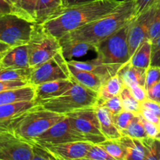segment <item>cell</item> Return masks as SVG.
I'll return each mask as SVG.
<instances>
[{"mask_svg":"<svg viewBox=\"0 0 160 160\" xmlns=\"http://www.w3.org/2000/svg\"><path fill=\"white\" fill-rule=\"evenodd\" d=\"M120 2L98 0L86 4L63 7L41 25L47 32L60 39L68 33L109 14L120 5Z\"/></svg>","mask_w":160,"mask_h":160,"instance_id":"1","label":"cell"},{"mask_svg":"<svg viewBox=\"0 0 160 160\" xmlns=\"http://www.w3.org/2000/svg\"><path fill=\"white\" fill-rule=\"evenodd\" d=\"M137 16L134 0H123L107 15L71 31L59 41H78L95 45L115 33Z\"/></svg>","mask_w":160,"mask_h":160,"instance_id":"2","label":"cell"},{"mask_svg":"<svg viewBox=\"0 0 160 160\" xmlns=\"http://www.w3.org/2000/svg\"><path fill=\"white\" fill-rule=\"evenodd\" d=\"M66 116L47 110L38 105L9 123L12 132L20 139L32 143L33 141L48 131Z\"/></svg>","mask_w":160,"mask_h":160,"instance_id":"3","label":"cell"},{"mask_svg":"<svg viewBox=\"0 0 160 160\" xmlns=\"http://www.w3.org/2000/svg\"><path fill=\"white\" fill-rule=\"evenodd\" d=\"M98 102V92L74 81L71 88L57 98L38 102L41 107L66 115L78 109L94 107Z\"/></svg>","mask_w":160,"mask_h":160,"instance_id":"4","label":"cell"},{"mask_svg":"<svg viewBox=\"0 0 160 160\" xmlns=\"http://www.w3.org/2000/svg\"><path fill=\"white\" fill-rule=\"evenodd\" d=\"M132 20L110 36L94 45L97 59L103 63L122 66L129 62L131 55L128 45V33Z\"/></svg>","mask_w":160,"mask_h":160,"instance_id":"5","label":"cell"},{"mask_svg":"<svg viewBox=\"0 0 160 160\" xmlns=\"http://www.w3.org/2000/svg\"><path fill=\"white\" fill-rule=\"evenodd\" d=\"M36 23L15 13L0 16V42L11 47L28 44Z\"/></svg>","mask_w":160,"mask_h":160,"instance_id":"6","label":"cell"},{"mask_svg":"<svg viewBox=\"0 0 160 160\" xmlns=\"http://www.w3.org/2000/svg\"><path fill=\"white\" fill-rule=\"evenodd\" d=\"M28 45L31 68H35L49 60L61 51L59 39L47 32L42 25L38 23Z\"/></svg>","mask_w":160,"mask_h":160,"instance_id":"7","label":"cell"},{"mask_svg":"<svg viewBox=\"0 0 160 160\" xmlns=\"http://www.w3.org/2000/svg\"><path fill=\"white\" fill-rule=\"evenodd\" d=\"M65 116L72 127L82 134L88 142L99 144L106 140L101 131L95 106L78 109Z\"/></svg>","mask_w":160,"mask_h":160,"instance_id":"8","label":"cell"},{"mask_svg":"<svg viewBox=\"0 0 160 160\" xmlns=\"http://www.w3.org/2000/svg\"><path fill=\"white\" fill-rule=\"evenodd\" d=\"M71 78L67 60L60 51L49 60L32 68L29 82L32 85L37 86L43 83Z\"/></svg>","mask_w":160,"mask_h":160,"instance_id":"9","label":"cell"},{"mask_svg":"<svg viewBox=\"0 0 160 160\" xmlns=\"http://www.w3.org/2000/svg\"><path fill=\"white\" fill-rule=\"evenodd\" d=\"M73 142H88L82 134L72 127L67 117L53 125L48 131L36 138L32 144L55 145Z\"/></svg>","mask_w":160,"mask_h":160,"instance_id":"10","label":"cell"},{"mask_svg":"<svg viewBox=\"0 0 160 160\" xmlns=\"http://www.w3.org/2000/svg\"><path fill=\"white\" fill-rule=\"evenodd\" d=\"M156 9V5L155 3L151 7L136 16L131 22L128 33V45L131 57L144 42L149 40V29Z\"/></svg>","mask_w":160,"mask_h":160,"instance_id":"11","label":"cell"},{"mask_svg":"<svg viewBox=\"0 0 160 160\" xmlns=\"http://www.w3.org/2000/svg\"><path fill=\"white\" fill-rule=\"evenodd\" d=\"M92 144L89 142H73L40 146L58 157L66 160H73L85 158Z\"/></svg>","mask_w":160,"mask_h":160,"instance_id":"12","label":"cell"},{"mask_svg":"<svg viewBox=\"0 0 160 160\" xmlns=\"http://www.w3.org/2000/svg\"><path fill=\"white\" fill-rule=\"evenodd\" d=\"M74 84L73 78L68 80H59L43 83L35 86V100L36 102L42 100L51 99L57 98L63 95L69 89L71 88Z\"/></svg>","mask_w":160,"mask_h":160,"instance_id":"13","label":"cell"},{"mask_svg":"<svg viewBox=\"0 0 160 160\" xmlns=\"http://www.w3.org/2000/svg\"><path fill=\"white\" fill-rule=\"evenodd\" d=\"M67 62L76 68L92 72L101 77L105 81L108 80L113 75L117 74L122 67V65L103 63L96 58L88 61H76L72 59L67 61Z\"/></svg>","mask_w":160,"mask_h":160,"instance_id":"14","label":"cell"},{"mask_svg":"<svg viewBox=\"0 0 160 160\" xmlns=\"http://www.w3.org/2000/svg\"><path fill=\"white\" fill-rule=\"evenodd\" d=\"M5 68H30L28 45H19L12 47L0 60V69Z\"/></svg>","mask_w":160,"mask_h":160,"instance_id":"15","label":"cell"},{"mask_svg":"<svg viewBox=\"0 0 160 160\" xmlns=\"http://www.w3.org/2000/svg\"><path fill=\"white\" fill-rule=\"evenodd\" d=\"M95 109L101 131L106 140H117L121 138L123 135L114 123L112 114L102 106H95Z\"/></svg>","mask_w":160,"mask_h":160,"instance_id":"16","label":"cell"},{"mask_svg":"<svg viewBox=\"0 0 160 160\" xmlns=\"http://www.w3.org/2000/svg\"><path fill=\"white\" fill-rule=\"evenodd\" d=\"M35 98V86L29 84L20 88L0 92V106L23 101H34Z\"/></svg>","mask_w":160,"mask_h":160,"instance_id":"17","label":"cell"},{"mask_svg":"<svg viewBox=\"0 0 160 160\" xmlns=\"http://www.w3.org/2000/svg\"><path fill=\"white\" fill-rule=\"evenodd\" d=\"M118 141L124 148L125 160H145L147 148L143 140L122 136Z\"/></svg>","mask_w":160,"mask_h":160,"instance_id":"18","label":"cell"},{"mask_svg":"<svg viewBox=\"0 0 160 160\" xmlns=\"http://www.w3.org/2000/svg\"><path fill=\"white\" fill-rule=\"evenodd\" d=\"M68 66L70 73H71L72 78H73L74 81H76L79 84H82L84 87L88 88L95 91V92H98L102 85L106 81L101 77L92 73V72L76 68V67H73L70 64H68Z\"/></svg>","mask_w":160,"mask_h":160,"instance_id":"19","label":"cell"},{"mask_svg":"<svg viewBox=\"0 0 160 160\" xmlns=\"http://www.w3.org/2000/svg\"><path fill=\"white\" fill-rule=\"evenodd\" d=\"M37 106L38 102L35 100L0 106V123L10 121Z\"/></svg>","mask_w":160,"mask_h":160,"instance_id":"20","label":"cell"},{"mask_svg":"<svg viewBox=\"0 0 160 160\" xmlns=\"http://www.w3.org/2000/svg\"><path fill=\"white\" fill-rule=\"evenodd\" d=\"M118 74L127 87H130L134 84H140L145 87L146 70L131 65L130 61L122 66L118 71Z\"/></svg>","mask_w":160,"mask_h":160,"instance_id":"21","label":"cell"},{"mask_svg":"<svg viewBox=\"0 0 160 160\" xmlns=\"http://www.w3.org/2000/svg\"><path fill=\"white\" fill-rule=\"evenodd\" d=\"M124 84L118 73L106 80L98 92L97 106H99L105 100L120 95Z\"/></svg>","mask_w":160,"mask_h":160,"instance_id":"22","label":"cell"},{"mask_svg":"<svg viewBox=\"0 0 160 160\" xmlns=\"http://www.w3.org/2000/svg\"><path fill=\"white\" fill-rule=\"evenodd\" d=\"M59 43L62 55L67 61L72 60L74 57L84 56L95 48L92 44L78 41H59Z\"/></svg>","mask_w":160,"mask_h":160,"instance_id":"23","label":"cell"},{"mask_svg":"<svg viewBox=\"0 0 160 160\" xmlns=\"http://www.w3.org/2000/svg\"><path fill=\"white\" fill-rule=\"evenodd\" d=\"M64 7L62 0H38L35 23L42 24L53 14Z\"/></svg>","mask_w":160,"mask_h":160,"instance_id":"24","label":"cell"},{"mask_svg":"<svg viewBox=\"0 0 160 160\" xmlns=\"http://www.w3.org/2000/svg\"><path fill=\"white\" fill-rule=\"evenodd\" d=\"M152 42L147 40L138 48L130 59L131 65L147 70L151 66Z\"/></svg>","mask_w":160,"mask_h":160,"instance_id":"25","label":"cell"},{"mask_svg":"<svg viewBox=\"0 0 160 160\" xmlns=\"http://www.w3.org/2000/svg\"><path fill=\"white\" fill-rule=\"evenodd\" d=\"M32 68L0 69V81H28L31 78Z\"/></svg>","mask_w":160,"mask_h":160,"instance_id":"26","label":"cell"},{"mask_svg":"<svg viewBox=\"0 0 160 160\" xmlns=\"http://www.w3.org/2000/svg\"><path fill=\"white\" fill-rule=\"evenodd\" d=\"M38 3V0H18L15 5L17 15L35 23Z\"/></svg>","mask_w":160,"mask_h":160,"instance_id":"27","label":"cell"},{"mask_svg":"<svg viewBox=\"0 0 160 160\" xmlns=\"http://www.w3.org/2000/svg\"><path fill=\"white\" fill-rule=\"evenodd\" d=\"M120 96L124 110L130 111V112H134V114H138L140 112L141 103L134 98L129 88L125 85L123 86L120 94Z\"/></svg>","mask_w":160,"mask_h":160,"instance_id":"28","label":"cell"},{"mask_svg":"<svg viewBox=\"0 0 160 160\" xmlns=\"http://www.w3.org/2000/svg\"><path fill=\"white\" fill-rule=\"evenodd\" d=\"M121 134L123 136H128V137L132 138L141 139V140L148 138V135H147L145 128L139 118L138 114H136L131 124L128 126L126 130L121 131Z\"/></svg>","mask_w":160,"mask_h":160,"instance_id":"29","label":"cell"},{"mask_svg":"<svg viewBox=\"0 0 160 160\" xmlns=\"http://www.w3.org/2000/svg\"><path fill=\"white\" fill-rule=\"evenodd\" d=\"M10 121L0 123V152L7 149L17 139L20 138L11 131L9 127Z\"/></svg>","mask_w":160,"mask_h":160,"instance_id":"30","label":"cell"},{"mask_svg":"<svg viewBox=\"0 0 160 160\" xmlns=\"http://www.w3.org/2000/svg\"><path fill=\"white\" fill-rule=\"evenodd\" d=\"M102 148L106 152L117 160H125V150L123 145L117 140H106L99 144H96Z\"/></svg>","mask_w":160,"mask_h":160,"instance_id":"31","label":"cell"},{"mask_svg":"<svg viewBox=\"0 0 160 160\" xmlns=\"http://www.w3.org/2000/svg\"><path fill=\"white\" fill-rule=\"evenodd\" d=\"M135 115L136 114H134V112L123 109L118 114L112 115V119H113L114 123L117 126V128L121 132L128 128V126L131 124L132 120H134Z\"/></svg>","mask_w":160,"mask_h":160,"instance_id":"32","label":"cell"},{"mask_svg":"<svg viewBox=\"0 0 160 160\" xmlns=\"http://www.w3.org/2000/svg\"><path fill=\"white\" fill-rule=\"evenodd\" d=\"M147 148L145 160H160V141L148 138L142 139Z\"/></svg>","mask_w":160,"mask_h":160,"instance_id":"33","label":"cell"},{"mask_svg":"<svg viewBox=\"0 0 160 160\" xmlns=\"http://www.w3.org/2000/svg\"><path fill=\"white\" fill-rule=\"evenodd\" d=\"M102 106V107L106 108L112 115L118 114L119 112L123 110V105H122L121 98H120V95H117V96L108 98V99L105 100L102 103H101L99 106Z\"/></svg>","mask_w":160,"mask_h":160,"instance_id":"34","label":"cell"},{"mask_svg":"<svg viewBox=\"0 0 160 160\" xmlns=\"http://www.w3.org/2000/svg\"><path fill=\"white\" fill-rule=\"evenodd\" d=\"M86 158L95 160H117L96 144H92Z\"/></svg>","mask_w":160,"mask_h":160,"instance_id":"35","label":"cell"},{"mask_svg":"<svg viewBox=\"0 0 160 160\" xmlns=\"http://www.w3.org/2000/svg\"><path fill=\"white\" fill-rule=\"evenodd\" d=\"M156 9L149 29L148 39L152 42L160 35V3L156 2Z\"/></svg>","mask_w":160,"mask_h":160,"instance_id":"36","label":"cell"},{"mask_svg":"<svg viewBox=\"0 0 160 160\" xmlns=\"http://www.w3.org/2000/svg\"><path fill=\"white\" fill-rule=\"evenodd\" d=\"M160 81V67L150 66L146 70L145 74V85L146 90Z\"/></svg>","mask_w":160,"mask_h":160,"instance_id":"37","label":"cell"},{"mask_svg":"<svg viewBox=\"0 0 160 160\" xmlns=\"http://www.w3.org/2000/svg\"><path fill=\"white\" fill-rule=\"evenodd\" d=\"M138 114L139 118H140L141 121H142V124L145 128L148 138L154 139V140L160 141V127L145 120L140 112Z\"/></svg>","mask_w":160,"mask_h":160,"instance_id":"38","label":"cell"},{"mask_svg":"<svg viewBox=\"0 0 160 160\" xmlns=\"http://www.w3.org/2000/svg\"><path fill=\"white\" fill-rule=\"evenodd\" d=\"M31 160H56L46 149L37 144H33V155Z\"/></svg>","mask_w":160,"mask_h":160,"instance_id":"39","label":"cell"},{"mask_svg":"<svg viewBox=\"0 0 160 160\" xmlns=\"http://www.w3.org/2000/svg\"><path fill=\"white\" fill-rule=\"evenodd\" d=\"M29 84H31L28 81H0V92L20 88Z\"/></svg>","mask_w":160,"mask_h":160,"instance_id":"40","label":"cell"},{"mask_svg":"<svg viewBox=\"0 0 160 160\" xmlns=\"http://www.w3.org/2000/svg\"><path fill=\"white\" fill-rule=\"evenodd\" d=\"M151 66L160 67V35L152 42Z\"/></svg>","mask_w":160,"mask_h":160,"instance_id":"41","label":"cell"},{"mask_svg":"<svg viewBox=\"0 0 160 160\" xmlns=\"http://www.w3.org/2000/svg\"><path fill=\"white\" fill-rule=\"evenodd\" d=\"M128 88L131 91L134 98L140 103L148 98V96H147V90L145 89V88L144 86L138 84H134Z\"/></svg>","mask_w":160,"mask_h":160,"instance_id":"42","label":"cell"},{"mask_svg":"<svg viewBox=\"0 0 160 160\" xmlns=\"http://www.w3.org/2000/svg\"><path fill=\"white\" fill-rule=\"evenodd\" d=\"M9 13L17 14L16 6L9 0H0V16Z\"/></svg>","mask_w":160,"mask_h":160,"instance_id":"43","label":"cell"},{"mask_svg":"<svg viewBox=\"0 0 160 160\" xmlns=\"http://www.w3.org/2000/svg\"><path fill=\"white\" fill-rule=\"evenodd\" d=\"M141 108H144L150 110L151 112L156 113L158 117H160V104L156 102L150 100L148 98L145 99L142 102H141Z\"/></svg>","mask_w":160,"mask_h":160,"instance_id":"44","label":"cell"},{"mask_svg":"<svg viewBox=\"0 0 160 160\" xmlns=\"http://www.w3.org/2000/svg\"><path fill=\"white\" fill-rule=\"evenodd\" d=\"M148 98L160 104V81L147 90Z\"/></svg>","mask_w":160,"mask_h":160,"instance_id":"45","label":"cell"},{"mask_svg":"<svg viewBox=\"0 0 160 160\" xmlns=\"http://www.w3.org/2000/svg\"><path fill=\"white\" fill-rule=\"evenodd\" d=\"M140 113L142 114V117H143L145 120H147L148 121L155 123V124L160 127V117H158L156 113L151 112V111L148 110V109H144V108H141Z\"/></svg>","mask_w":160,"mask_h":160,"instance_id":"46","label":"cell"},{"mask_svg":"<svg viewBox=\"0 0 160 160\" xmlns=\"http://www.w3.org/2000/svg\"><path fill=\"white\" fill-rule=\"evenodd\" d=\"M136 4V10H137V16L145 11V9L151 7L152 5L157 2V0H134Z\"/></svg>","mask_w":160,"mask_h":160,"instance_id":"47","label":"cell"},{"mask_svg":"<svg viewBox=\"0 0 160 160\" xmlns=\"http://www.w3.org/2000/svg\"><path fill=\"white\" fill-rule=\"evenodd\" d=\"M98 1V0H65L64 7H69V6H78V5L86 4V3L93 2Z\"/></svg>","mask_w":160,"mask_h":160,"instance_id":"48","label":"cell"},{"mask_svg":"<svg viewBox=\"0 0 160 160\" xmlns=\"http://www.w3.org/2000/svg\"><path fill=\"white\" fill-rule=\"evenodd\" d=\"M11 47L10 45H7V44L4 43L2 42H0V54H5V53L7 52L9 49H10Z\"/></svg>","mask_w":160,"mask_h":160,"instance_id":"49","label":"cell"},{"mask_svg":"<svg viewBox=\"0 0 160 160\" xmlns=\"http://www.w3.org/2000/svg\"><path fill=\"white\" fill-rule=\"evenodd\" d=\"M73 160H95L92 159H88V158H81V159H73Z\"/></svg>","mask_w":160,"mask_h":160,"instance_id":"50","label":"cell"},{"mask_svg":"<svg viewBox=\"0 0 160 160\" xmlns=\"http://www.w3.org/2000/svg\"><path fill=\"white\" fill-rule=\"evenodd\" d=\"M53 156H54L55 158H56V160H66V159H62V158H59V157H58V156H54V155H52Z\"/></svg>","mask_w":160,"mask_h":160,"instance_id":"51","label":"cell"},{"mask_svg":"<svg viewBox=\"0 0 160 160\" xmlns=\"http://www.w3.org/2000/svg\"><path fill=\"white\" fill-rule=\"evenodd\" d=\"M9 1H10L11 2H12V4H13L14 6H15V5H16V3L17 2V1H18V0H9Z\"/></svg>","mask_w":160,"mask_h":160,"instance_id":"52","label":"cell"},{"mask_svg":"<svg viewBox=\"0 0 160 160\" xmlns=\"http://www.w3.org/2000/svg\"><path fill=\"white\" fill-rule=\"evenodd\" d=\"M3 56H4V54H0V60H1V59H2Z\"/></svg>","mask_w":160,"mask_h":160,"instance_id":"53","label":"cell"},{"mask_svg":"<svg viewBox=\"0 0 160 160\" xmlns=\"http://www.w3.org/2000/svg\"><path fill=\"white\" fill-rule=\"evenodd\" d=\"M62 2H63V5L65 4V0H62Z\"/></svg>","mask_w":160,"mask_h":160,"instance_id":"54","label":"cell"},{"mask_svg":"<svg viewBox=\"0 0 160 160\" xmlns=\"http://www.w3.org/2000/svg\"><path fill=\"white\" fill-rule=\"evenodd\" d=\"M159 2V3H160V0H157V2Z\"/></svg>","mask_w":160,"mask_h":160,"instance_id":"55","label":"cell"},{"mask_svg":"<svg viewBox=\"0 0 160 160\" xmlns=\"http://www.w3.org/2000/svg\"><path fill=\"white\" fill-rule=\"evenodd\" d=\"M0 160H5V159H0Z\"/></svg>","mask_w":160,"mask_h":160,"instance_id":"56","label":"cell"}]
</instances>
